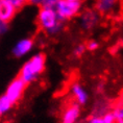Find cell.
Masks as SVG:
<instances>
[{
  "label": "cell",
  "instance_id": "cell-1",
  "mask_svg": "<svg viewBox=\"0 0 123 123\" xmlns=\"http://www.w3.org/2000/svg\"><path fill=\"white\" fill-rule=\"evenodd\" d=\"M37 24L42 31L49 36L58 35L65 27V22L58 17L55 8L40 7L37 14Z\"/></svg>",
  "mask_w": 123,
  "mask_h": 123
},
{
  "label": "cell",
  "instance_id": "cell-2",
  "mask_svg": "<svg viewBox=\"0 0 123 123\" xmlns=\"http://www.w3.org/2000/svg\"><path fill=\"white\" fill-rule=\"evenodd\" d=\"M45 67L46 55L42 52H38L30 56V58H28L23 64L18 76L23 79L26 85H30L40 77V75L44 72Z\"/></svg>",
  "mask_w": 123,
  "mask_h": 123
},
{
  "label": "cell",
  "instance_id": "cell-3",
  "mask_svg": "<svg viewBox=\"0 0 123 123\" xmlns=\"http://www.w3.org/2000/svg\"><path fill=\"white\" fill-rule=\"evenodd\" d=\"M55 11L64 22L74 19L78 17L82 12V3L81 2H74L70 0H58Z\"/></svg>",
  "mask_w": 123,
  "mask_h": 123
},
{
  "label": "cell",
  "instance_id": "cell-4",
  "mask_svg": "<svg viewBox=\"0 0 123 123\" xmlns=\"http://www.w3.org/2000/svg\"><path fill=\"white\" fill-rule=\"evenodd\" d=\"M101 15L95 8H86L82 10L78 16V23L82 30L90 31L99 25Z\"/></svg>",
  "mask_w": 123,
  "mask_h": 123
},
{
  "label": "cell",
  "instance_id": "cell-5",
  "mask_svg": "<svg viewBox=\"0 0 123 123\" xmlns=\"http://www.w3.org/2000/svg\"><path fill=\"white\" fill-rule=\"evenodd\" d=\"M26 86L27 85L25 84V81H24L23 79H21L19 76H17L16 78H14L13 80L8 84L6 89H5L4 94L6 95L12 100V102L15 104L22 98L23 93L26 89Z\"/></svg>",
  "mask_w": 123,
  "mask_h": 123
},
{
  "label": "cell",
  "instance_id": "cell-6",
  "mask_svg": "<svg viewBox=\"0 0 123 123\" xmlns=\"http://www.w3.org/2000/svg\"><path fill=\"white\" fill-rule=\"evenodd\" d=\"M81 105L77 102H72L67 105L61 117V123H77L81 114Z\"/></svg>",
  "mask_w": 123,
  "mask_h": 123
},
{
  "label": "cell",
  "instance_id": "cell-7",
  "mask_svg": "<svg viewBox=\"0 0 123 123\" xmlns=\"http://www.w3.org/2000/svg\"><path fill=\"white\" fill-rule=\"evenodd\" d=\"M33 46H35V41L31 38H23L14 45L12 53L17 58L23 57L32 51Z\"/></svg>",
  "mask_w": 123,
  "mask_h": 123
},
{
  "label": "cell",
  "instance_id": "cell-8",
  "mask_svg": "<svg viewBox=\"0 0 123 123\" xmlns=\"http://www.w3.org/2000/svg\"><path fill=\"white\" fill-rule=\"evenodd\" d=\"M17 8L5 0H0V22L10 23L17 14Z\"/></svg>",
  "mask_w": 123,
  "mask_h": 123
},
{
  "label": "cell",
  "instance_id": "cell-9",
  "mask_svg": "<svg viewBox=\"0 0 123 123\" xmlns=\"http://www.w3.org/2000/svg\"><path fill=\"white\" fill-rule=\"evenodd\" d=\"M70 91L73 95V98L75 99V102H77L80 105H85L89 100V94L84 88V86L79 82H73L70 87Z\"/></svg>",
  "mask_w": 123,
  "mask_h": 123
},
{
  "label": "cell",
  "instance_id": "cell-10",
  "mask_svg": "<svg viewBox=\"0 0 123 123\" xmlns=\"http://www.w3.org/2000/svg\"><path fill=\"white\" fill-rule=\"evenodd\" d=\"M118 6V0H96L95 10L100 15H109L116 11Z\"/></svg>",
  "mask_w": 123,
  "mask_h": 123
},
{
  "label": "cell",
  "instance_id": "cell-11",
  "mask_svg": "<svg viewBox=\"0 0 123 123\" xmlns=\"http://www.w3.org/2000/svg\"><path fill=\"white\" fill-rule=\"evenodd\" d=\"M14 103L12 102V100L8 98L5 94H2L0 97V115L3 116L4 114L8 113L11 109L13 107Z\"/></svg>",
  "mask_w": 123,
  "mask_h": 123
},
{
  "label": "cell",
  "instance_id": "cell-12",
  "mask_svg": "<svg viewBox=\"0 0 123 123\" xmlns=\"http://www.w3.org/2000/svg\"><path fill=\"white\" fill-rule=\"evenodd\" d=\"M113 112L118 119H123V97H120L116 101L113 107Z\"/></svg>",
  "mask_w": 123,
  "mask_h": 123
},
{
  "label": "cell",
  "instance_id": "cell-13",
  "mask_svg": "<svg viewBox=\"0 0 123 123\" xmlns=\"http://www.w3.org/2000/svg\"><path fill=\"white\" fill-rule=\"evenodd\" d=\"M87 51V47L86 44H78L76 45L74 49H73V55L76 57H80L81 55H84V53Z\"/></svg>",
  "mask_w": 123,
  "mask_h": 123
},
{
  "label": "cell",
  "instance_id": "cell-14",
  "mask_svg": "<svg viewBox=\"0 0 123 123\" xmlns=\"http://www.w3.org/2000/svg\"><path fill=\"white\" fill-rule=\"evenodd\" d=\"M104 123H115L117 120L116 115L114 114L113 111H107V112L102 116Z\"/></svg>",
  "mask_w": 123,
  "mask_h": 123
},
{
  "label": "cell",
  "instance_id": "cell-15",
  "mask_svg": "<svg viewBox=\"0 0 123 123\" xmlns=\"http://www.w3.org/2000/svg\"><path fill=\"white\" fill-rule=\"evenodd\" d=\"M5 1L13 4L17 10H21V8H23L27 3H29V0H5Z\"/></svg>",
  "mask_w": 123,
  "mask_h": 123
},
{
  "label": "cell",
  "instance_id": "cell-16",
  "mask_svg": "<svg viewBox=\"0 0 123 123\" xmlns=\"http://www.w3.org/2000/svg\"><path fill=\"white\" fill-rule=\"evenodd\" d=\"M86 47H87L88 51H95L99 48V43H98L96 40H89V41L86 43Z\"/></svg>",
  "mask_w": 123,
  "mask_h": 123
},
{
  "label": "cell",
  "instance_id": "cell-17",
  "mask_svg": "<svg viewBox=\"0 0 123 123\" xmlns=\"http://www.w3.org/2000/svg\"><path fill=\"white\" fill-rule=\"evenodd\" d=\"M58 0H43V3L41 7H46V8H55Z\"/></svg>",
  "mask_w": 123,
  "mask_h": 123
},
{
  "label": "cell",
  "instance_id": "cell-18",
  "mask_svg": "<svg viewBox=\"0 0 123 123\" xmlns=\"http://www.w3.org/2000/svg\"><path fill=\"white\" fill-rule=\"evenodd\" d=\"M87 123H104V121H103V118L101 116L93 115V116H91L90 118H89Z\"/></svg>",
  "mask_w": 123,
  "mask_h": 123
},
{
  "label": "cell",
  "instance_id": "cell-19",
  "mask_svg": "<svg viewBox=\"0 0 123 123\" xmlns=\"http://www.w3.org/2000/svg\"><path fill=\"white\" fill-rule=\"evenodd\" d=\"M8 28H10V25L6 22H0V33L1 35H4L8 31Z\"/></svg>",
  "mask_w": 123,
  "mask_h": 123
},
{
  "label": "cell",
  "instance_id": "cell-20",
  "mask_svg": "<svg viewBox=\"0 0 123 123\" xmlns=\"http://www.w3.org/2000/svg\"><path fill=\"white\" fill-rule=\"evenodd\" d=\"M29 3L33 5V6H39L41 7L42 6V3H43V0H29Z\"/></svg>",
  "mask_w": 123,
  "mask_h": 123
},
{
  "label": "cell",
  "instance_id": "cell-21",
  "mask_svg": "<svg viewBox=\"0 0 123 123\" xmlns=\"http://www.w3.org/2000/svg\"><path fill=\"white\" fill-rule=\"evenodd\" d=\"M115 123H123V119H118V118H117Z\"/></svg>",
  "mask_w": 123,
  "mask_h": 123
},
{
  "label": "cell",
  "instance_id": "cell-22",
  "mask_svg": "<svg viewBox=\"0 0 123 123\" xmlns=\"http://www.w3.org/2000/svg\"><path fill=\"white\" fill-rule=\"evenodd\" d=\"M70 1H74V2H81L82 0H70Z\"/></svg>",
  "mask_w": 123,
  "mask_h": 123
}]
</instances>
